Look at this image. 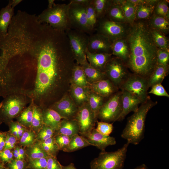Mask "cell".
<instances>
[{
  "mask_svg": "<svg viewBox=\"0 0 169 169\" xmlns=\"http://www.w3.org/2000/svg\"><path fill=\"white\" fill-rule=\"evenodd\" d=\"M129 144L127 142L114 151H101L98 156L90 162V169H123Z\"/></svg>",
  "mask_w": 169,
  "mask_h": 169,
  "instance_id": "277c9868",
  "label": "cell"
},
{
  "mask_svg": "<svg viewBox=\"0 0 169 169\" xmlns=\"http://www.w3.org/2000/svg\"><path fill=\"white\" fill-rule=\"evenodd\" d=\"M126 36L129 50L128 67L135 74L146 78L149 77L157 65L159 49L151 29L145 23L139 22L131 26Z\"/></svg>",
  "mask_w": 169,
  "mask_h": 169,
  "instance_id": "6da1fadb",
  "label": "cell"
},
{
  "mask_svg": "<svg viewBox=\"0 0 169 169\" xmlns=\"http://www.w3.org/2000/svg\"><path fill=\"white\" fill-rule=\"evenodd\" d=\"M81 66L84 70L87 81L88 80L92 83L104 79L105 76V72L92 67L88 62Z\"/></svg>",
  "mask_w": 169,
  "mask_h": 169,
  "instance_id": "cb8c5ba5",
  "label": "cell"
},
{
  "mask_svg": "<svg viewBox=\"0 0 169 169\" xmlns=\"http://www.w3.org/2000/svg\"><path fill=\"white\" fill-rule=\"evenodd\" d=\"M14 15V8L12 6L11 0L0 11V41L3 39L8 34V29Z\"/></svg>",
  "mask_w": 169,
  "mask_h": 169,
  "instance_id": "e0dca14e",
  "label": "cell"
},
{
  "mask_svg": "<svg viewBox=\"0 0 169 169\" xmlns=\"http://www.w3.org/2000/svg\"><path fill=\"white\" fill-rule=\"evenodd\" d=\"M97 118L88 103L83 104L79 107L74 119L79 126V135L86 134L94 129Z\"/></svg>",
  "mask_w": 169,
  "mask_h": 169,
  "instance_id": "30bf717a",
  "label": "cell"
},
{
  "mask_svg": "<svg viewBox=\"0 0 169 169\" xmlns=\"http://www.w3.org/2000/svg\"><path fill=\"white\" fill-rule=\"evenodd\" d=\"M120 6L126 21L130 23L133 22L136 17L137 6L128 0L122 2Z\"/></svg>",
  "mask_w": 169,
  "mask_h": 169,
  "instance_id": "4dcf8cb0",
  "label": "cell"
},
{
  "mask_svg": "<svg viewBox=\"0 0 169 169\" xmlns=\"http://www.w3.org/2000/svg\"><path fill=\"white\" fill-rule=\"evenodd\" d=\"M169 59L168 50L158 49L157 54V65L168 66Z\"/></svg>",
  "mask_w": 169,
  "mask_h": 169,
  "instance_id": "f6af8a7d",
  "label": "cell"
},
{
  "mask_svg": "<svg viewBox=\"0 0 169 169\" xmlns=\"http://www.w3.org/2000/svg\"><path fill=\"white\" fill-rule=\"evenodd\" d=\"M47 157L29 160L28 163V168L29 169H46Z\"/></svg>",
  "mask_w": 169,
  "mask_h": 169,
  "instance_id": "60d3db41",
  "label": "cell"
},
{
  "mask_svg": "<svg viewBox=\"0 0 169 169\" xmlns=\"http://www.w3.org/2000/svg\"><path fill=\"white\" fill-rule=\"evenodd\" d=\"M44 124L52 128L55 132L59 129L63 118L55 110L48 108L42 112Z\"/></svg>",
  "mask_w": 169,
  "mask_h": 169,
  "instance_id": "ffe728a7",
  "label": "cell"
},
{
  "mask_svg": "<svg viewBox=\"0 0 169 169\" xmlns=\"http://www.w3.org/2000/svg\"><path fill=\"white\" fill-rule=\"evenodd\" d=\"M46 169H63L62 165L57 160L56 157L49 156L47 157Z\"/></svg>",
  "mask_w": 169,
  "mask_h": 169,
  "instance_id": "c3c4849f",
  "label": "cell"
},
{
  "mask_svg": "<svg viewBox=\"0 0 169 169\" xmlns=\"http://www.w3.org/2000/svg\"><path fill=\"white\" fill-rule=\"evenodd\" d=\"M33 115V106H29L21 114L19 118L20 124L27 126H31Z\"/></svg>",
  "mask_w": 169,
  "mask_h": 169,
  "instance_id": "f35d334b",
  "label": "cell"
},
{
  "mask_svg": "<svg viewBox=\"0 0 169 169\" xmlns=\"http://www.w3.org/2000/svg\"><path fill=\"white\" fill-rule=\"evenodd\" d=\"M79 128L78 123L74 119H63L58 129L55 132V135H64L69 137L79 134Z\"/></svg>",
  "mask_w": 169,
  "mask_h": 169,
  "instance_id": "d6986e66",
  "label": "cell"
},
{
  "mask_svg": "<svg viewBox=\"0 0 169 169\" xmlns=\"http://www.w3.org/2000/svg\"><path fill=\"white\" fill-rule=\"evenodd\" d=\"M156 103L149 98L128 119L121 134V137L130 144L138 145L144 137L145 121L149 111Z\"/></svg>",
  "mask_w": 169,
  "mask_h": 169,
  "instance_id": "7a4b0ae2",
  "label": "cell"
},
{
  "mask_svg": "<svg viewBox=\"0 0 169 169\" xmlns=\"http://www.w3.org/2000/svg\"><path fill=\"white\" fill-rule=\"evenodd\" d=\"M1 121H0V124H1Z\"/></svg>",
  "mask_w": 169,
  "mask_h": 169,
  "instance_id": "e7e4bbea",
  "label": "cell"
},
{
  "mask_svg": "<svg viewBox=\"0 0 169 169\" xmlns=\"http://www.w3.org/2000/svg\"><path fill=\"white\" fill-rule=\"evenodd\" d=\"M16 138L13 135L6 134L4 149H11L15 147Z\"/></svg>",
  "mask_w": 169,
  "mask_h": 169,
  "instance_id": "f907efd6",
  "label": "cell"
},
{
  "mask_svg": "<svg viewBox=\"0 0 169 169\" xmlns=\"http://www.w3.org/2000/svg\"><path fill=\"white\" fill-rule=\"evenodd\" d=\"M25 104L24 100L17 96H9L0 104V115L4 119H9L17 116Z\"/></svg>",
  "mask_w": 169,
  "mask_h": 169,
  "instance_id": "7c38bea8",
  "label": "cell"
},
{
  "mask_svg": "<svg viewBox=\"0 0 169 169\" xmlns=\"http://www.w3.org/2000/svg\"><path fill=\"white\" fill-rule=\"evenodd\" d=\"M69 4H54L44 10L38 17L39 21L54 28L66 32L71 28L69 18Z\"/></svg>",
  "mask_w": 169,
  "mask_h": 169,
  "instance_id": "3957f363",
  "label": "cell"
},
{
  "mask_svg": "<svg viewBox=\"0 0 169 169\" xmlns=\"http://www.w3.org/2000/svg\"><path fill=\"white\" fill-rule=\"evenodd\" d=\"M90 146L91 145L82 136L76 135L72 137L68 147L64 151L71 152Z\"/></svg>",
  "mask_w": 169,
  "mask_h": 169,
  "instance_id": "484cf974",
  "label": "cell"
},
{
  "mask_svg": "<svg viewBox=\"0 0 169 169\" xmlns=\"http://www.w3.org/2000/svg\"><path fill=\"white\" fill-rule=\"evenodd\" d=\"M42 112L37 106H33V115L31 126L35 131L40 130L43 125Z\"/></svg>",
  "mask_w": 169,
  "mask_h": 169,
  "instance_id": "d590c367",
  "label": "cell"
},
{
  "mask_svg": "<svg viewBox=\"0 0 169 169\" xmlns=\"http://www.w3.org/2000/svg\"><path fill=\"white\" fill-rule=\"evenodd\" d=\"M148 1H147V2ZM146 3L140 4L137 6L136 17L140 19L148 18L151 13L153 7Z\"/></svg>",
  "mask_w": 169,
  "mask_h": 169,
  "instance_id": "74e56055",
  "label": "cell"
},
{
  "mask_svg": "<svg viewBox=\"0 0 169 169\" xmlns=\"http://www.w3.org/2000/svg\"><path fill=\"white\" fill-rule=\"evenodd\" d=\"M98 19L103 18L110 7L111 1L107 0H92Z\"/></svg>",
  "mask_w": 169,
  "mask_h": 169,
  "instance_id": "d6a6232c",
  "label": "cell"
},
{
  "mask_svg": "<svg viewBox=\"0 0 169 169\" xmlns=\"http://www.w3.org/2000/svg\"><path fill=\"white\" fill-rule=\"evenodd\" d=\"M122 61L117 57L111 58L104 69L105 74L116 87H120L127 78L126 70Z\"/></svg>",
  "mask_w": 169,
  "mask_h": 169,
  "instance_id": "8fae6325",
  "label": "cell"
},
{
  "mask_svg": "<svg viewBox=\"0 0 169 169\" xmlns=\"http://www.w3.org/2000/svg\"><path fill=\"white\" fill-rule=\"evenodd\" d=\"M122 90H125L139 99L142 103L149 98L148 88L146 78L134 74L127 78L120 86Z\"/></svg>",
  "mask_w": 169,
  "mask_h": 169,
  "instance_id": "52a82bcc",
  "label": "cell"
},
{
  "mask_svg": "<svg viewBox=\"0 0 169 169\" xmlns=\"http://www.w3.org/2000/svg\"><path fill=\"white\" fill-rule=\"evenodd\" d=\"M13 153L9 149H4L0 151V161L3 165L8 163L13 159Z\"/></svg>",
  "mask_w": 169,
  "mask_h": 169,
  "instance_id": "681fc988",
  "label": "cell"
},
{
  "mask_svg": "<svg viewBox=\"0 0 169 169\" xmlns=\"http://www.w3.org/2000/svg\"><path fill=\"white\" fill-rule=\"evenodd\" d=\"M148 93L159 96L169 97V94L161 84H157L152 86Z\"/></svg>",
  "mask_w": 169,
  "mask_h": 169,
  "instance_id": "7dc6e473",
  "label": "cell"
},
{
  "mask_svg": "<svg viewBox=\"0 0 169 169\" xmlns=\"http://www.w3.org/2000/svg\"><path fill=\"white\" fill-rule=\"evenodd\" d=\"M10 131L12 135L18 138V135L17 131L14 127L11 124H10Z\"/></svg>",
  "mask_w": 169,
  "mask_h": 169,
  "instance_id": "11a10c76",
  "label": "cell"
},
{
  "mask_svg": "<svg viewBox=\"0 0 169 169\" xmlns=\"http://www.w3.org/2000/svg\"><path fill=\"white\" fill-rule=\"evenodd\" d=\"M62 167L63 169H77L74 164L72 163L66 166L62 165Z\"/></svg>",
  "mask_w": 169,
  "mask_h": 169,
  "instance_id": "6f0895ef",
  "label": "cell"
},
{
  "mask_svg": "<svg viewBox=\"0 0 169 169\" xmlns=\"http://www.w3.org/2000/svg\"><path fill=\"white\" fill-rule=\"evenodd\" d=\"M2 169H7L6 168H5V167L3 168Z\"/></svg>",
  "mask_w": 169,
  "mask_h": 169,
  "instance_id": "be15d7a7",
  "label": "cell"
},
{
  "mask_svg": "<svg viewBox=\"0 0 169 169\" xmlns=\"http://www.w3.org/2000/svg\"><path fill=\"white\" fill-rule=\"evenodd\" d=\"M39 145L49 156L56 157L59 150L54 136L43 141H40Z\"/></svg>",
  "mask_w": 169,
  "mask_h": 169,
  "instance_id": "1f68e13d",
  "label": "cell"
},
{
  "mask_svg": "<svg viewBox=\"0 0 169 169\" xmlns=\"http://www.w3.org/2000/svg\"><path fill=\"white\" fill-rule=\"evenodd\" d=\"M106 14L109 19L117 22L123 23L126 20L123 11L120 5L111 1V4Z\"/></svg>",
  "mask_w": 169,
  "mask_h": 169,
  "instance_id": "d4e9b609",
  "label": "cell"
},
{
  "mask_svg": "<svg viewBox=\"0 0 169 169\" xmlns=\"http://www.w3.org/2000/svg\"><path fill=\"white\" fill-rule=\"evenodd\" d=\"M87 101L89 106L97 118L99 111L104 104L103 97L93 92L88 94Z\"/></svg>",
  "mask_w": 169,
  "mask_h": 169,
  "instance_id": "83f0119b",
  "label": "cell"
},
{
  "mask_svg": "<svg viewBox=\"0 0 169 169\" xmlns=\"http://www.w3.org/2000/svg\"><path fill=\"white\" fill-rule=\"evenodd\" d=\"M89 0H72L70 2L85 5L89 1Z\"/></svg>",
  "mask_w": 169,
  "mask_h": 169,
  "instance_id": "9f6ffc18",
  "label": "cell"
},
{
  "mask_svg": "<svg viewBox=\"0 0 169 169\" xmlns=\"http://www.w3.org/2000/svg\"><path fill=\"white\" fill-rule=\"evenodd\" d=\"M48 1V8H51L55 4L54 2V0H49Z\"/></svg>",
  "mask_w": 169,
  "mask_h": 169,
  "instance_id": "94428289",
  "label": "cell"
},
{
  "mask_svg": "<svg viewBox=\"0 0 169 169\" xmlns=\"http://www.w3.org/2000/svg\"><path fill=\"white\" fill-rule=\"evenodd\" d=\"M84 87L73 84L72 89L73 97L77 103L79 104H83L88 100V93Z\"/></svg>",
  "mask_w": 169,
  "mask_h": 169,
  "instance_id": "836d02e7",
  "label": "cell"
},
{
  "mask_svg": "<svg viewBox=\"0 0 169 169\" xmlns=\"http://www.w3.org/2000/svg\"><path fill=\"white\" fill-rule=\"evenodd\" d=\"M5 167L3 165L2 163H0V169H2L3 168Z\"/></svg>",
  "mask_w": 169,
  "mask_h": 169,
  "instance_id": "6125c7cd",
  "label": "cell"
},
{
  "mask_svg": "<svg viewBox=\"0 0 169 169\" xmlns=\"http://www.w3.org/2000/svg\"><path fill=\"white\" fill-rule=\"evenodd\" d=\"M112 42V54L122 61H127L129 50L126 40L121 38L115 40Z\"/></svg>",
  "mask_w": 169,
  "mask_h": 169,
  "instance_id": "7402d4cb",
  "label": "cell"
},
{
  "mask_svg": "<svg viewBox=\"0 0 169 169\" xmlns=\"http://www.w3.org/2000/svg\"><path fill=\"white\" fill-rule=\"evenodd\" d=\"M112 44L108 38L97 33L89 36L87 50L91 53L112 54Z\"/></svg>",
  "mask_w": 169,
  "mask_h": 169,
  "instance_id": "4fadbf2b",
  "label": "cell"
},
{
  "mask_svg": "<svg viewBox=\"0 0 169 169\" xmlns=\"http://www.w3.org/2000/svg\"><path fill=\"white\" fill-rule=\"evenodd\" d=\"M86 4L70 2L69 3L68 15L71 29L87 33L90 32L86 16Z\"/></svg>",
  "mask_w": 169,
  "mask_h": 169,
  "instance_id": "ba28073f",
  "label": "cell"
},
{
  "mask_svg": "<svg viewBox=\"0 0 169 169\" xmlns=\"http://www.w3.org/2000/svg\"><path fill=\"white\" fill-rule=\"evenodd\" d=\"M150 24L152 29L157 30L161 33H165L169 29V21L166 17L156 15L151 20Z\"/></svg>",
  "mask_w": 169,
  "mask_h": 169,
  "instance_id": "f546056e",
  "label": "cell"
},
{
  "mask_svg": "<svg viewBox=\"0 0 169 169\" xmlns=\"http://www.w3.org/2000/svg\"><path fill=\"white\" fill-rule=\"evenodd\" d=\"M74 58L78 64L82 65L87 62L86 52L89 37L86 33L70 29L66 32Z\"/></svg>",
  "mask_w": 169,
  "mask_h": 169,
  "instance_id": "5b68a950",
  "label": "cell"
},
{
  "mask_svg": "<svg viewBox=\"0 0 169 169\" xmlns=\"http://www.w3.org/2000/svg\"><path fill=\"white\" fill-rule=\"evenodd\" d=\"M16 129L18 132V139L20 138L25 131V128L22 124L18 123H12L11 124Z\"/></svg>",
  "mask_w": 169,
  "mask_h": 169,
  "instance_id": "816d5d0a",
  "label": "cell"
},
{
  "mask_svg": "<svg viewBox=\"0 0 169 169\" xmlns=\"http://www.w3.org/2000/svg\"><path fill=\"white\" fill-rule=\"evenodd\" d=\"M116 87L109 79H102L92 84L93 92L103 97L108 96L115 91Z\"/></svg>",
  "mask_w": 169,
  "mask_h": 169,
  "instance_id": "44dd1931",
  "label": "cell"
},
{
  "mask_svg": "<svg viewBox=\"0 0 169 169\" xmlns=\"http://www.w3.org/2000/svg\"><path fill=\"white\" fill-rule=\"evenodd\" d=\"M36 136L33 131H25L20 138V143L24 146H30L33 143Z\"/></svg>",
  "mask_w": 169,
  "mask_h": 169,
  "instance_id": "ee69618b",
  "label": "cell"
},
{
  "mask_svg": "<svg viewBox=\"0 0 169 169\" xmlns=\"http://www.w3.org/2000/svg\"><path fill=\"white\" fill-rule=\"evenodd\" d=\"M72 80L74 84L84 87H86L88 85L84 70L80 65H75L72 71Z\"/></svg>",
  "mask_w": 169,
  "mask_h": 169,
  "instance_id": "4316f807",
  "label": "cell"
},
{
  "mask_svg": "<svg viewBox=\"0 0 169 169\" xmlns=\"http://www.w3.org/2000/svg\"><path fill=\"white\" fill-rule=\"evenodd\" d=\"M6 134L4 132H0V151L4 149Z\"/></svg>",
  "mask_w": 169,
  "mask_h": 169,
  "instance_id": "f5cc1de1",
  "label": "cell"
},
{
  "mask_svg": "<svg viewBox=\"0 0 169 169\" xmlns=\"http://www.w3.org/2000/svg\"><path fill=\"white\" fill-rule=\"evenodd\" d=\"M54 138L59 150L63 151L68 147L71 138L62 134L56 135L54 136Z\"/></svg>",
  "mask_w": 169,
  "mask_h": 169,
  "instance_id": "7bdbcfd3",
  "label": "cell"
},
{
  "mask_svg": "<svg viewBox=\"0 0 169 169\" xmlns=\"http://www.w3.org/2000/svg\"><path fill=\"white\" fill-rule=\"evenodd\" d=\"M55 135V131L50 127L43 124L39 130L37 138L40 141H45Z\"/></svg>",
  "mask_w": 169,
  "mask_h": 169,
  "instance_id": "ab89813d",
  "label": "cell"
},
{
  "mask_svg": "<svg viewBox=\"0 0 169 169\" xmlns=\"http://www.w3.org/2000/svg\"><path fill=\"white\" fill-rule=\"evenodd\" d=\"M121 92L113 95L103 104L99 110L97 117L107 122L117 121L122 111Z\"/></svg>",
  "mask_w": 169,
  "mask_h": 169,
  "instance_id": "8992f818",
  "label": "cell"
},
{
  "mask_svg": "<svg viewBox=\"0 0 169 169\" xmlns=\"http://www.w3.org/2000/svg\"><path fill=\"white\" fill-rule=\"evenodd\" d=\"M96 121L97 126L95 128L96 130L103 135L110 136L113 130V124L104 121Z\"/></svg>",
  "mask_w": 169,
  "mask_h": 169,
  "instance_id": "b9f144b4",
  "label": "cell"
},
{
  "mask_svg": "<svg viewBox=\"0 0 169 169\" xmlns=\"http://www.w3.org/2000/svg\"><path fill=\"white\" fill-rule=\"evenodd\" d=\"M121 100L122 111L117 121L123 120L130 112L136 111L141 101L138 98L128 92L122 90Z\"/></svg>",
  "mask_w": 169,
  "mask_h": 169,
  "instance_id": "9a60e30c",
  "label": "cell"
},
{
  "mask_svg": "<svg viewBox=\"0 0 169 169\" xmlns=\"http://www.w3.org/2000/svg\"><path fill=\"white\" fill-rule=\"evenodd\" d=\"M18 150V154L21 160H24L25 157V151L22 148L17 147Z\"/></svg>",
  "mask_w": 169,
  "mask_h": 169,
  "instance_id": "db71d44e",
  "label": "cell"
},
{
  "mask_svg": "<svg viewBox=\"0 0 169 169\" xmlns=\"http://www.w3.org/2000/svg\"><path fill=\"white\" fill-rule=\"evenodd\" d=\"M22 1V0H11L12 6V8H14L16 6L19 4Z\"/></svg>",
  "mask_w": 169,
  "mask_h": 169,
  "instance_id": "680465c9",
  "label": "cell"
},
{
  "mask_svg": "<svg viewBox=\"0 0 169 169\" xmlns=\"http://www.w3.org/2000/svg\"><path fill=\"white\" fill-rule=\"evenodd\" d=\"M134 169H149L147 166L145 164L140 165Z\"/></svg>",
  "mask_w": 169,
  "mask_h": 169,
  "instance_id": "91938a15",
  "label": "cell"
},
{
  "mask_svg": "<svg viewBox=\"0 0 169 169\" xmlns=\"http://www.w3.org/2000/svg\"><path fill=\"white\" fill-rule=\"evenodd\" d=\"M79 108L68 96L63 97L53 107L63 119H74Z\"/></svg>",
  "mask_w": 169,
  "mask_h": 169,
  "instance_id": "2e32d148",
  "label": "cell"
},
{
  "mask_svg": "<svg viewBox=\"0 0 169 169\" xmlns=\"http://www.w3.org/2000/svg\"><path fill=\"white\" fill-rule=\"evenodd\" d=\"M100 19L97 28L98 33L106 37L112 42L116 39L123 38L126 35L127 32L123 23L108 19Z\"/></svg>",
  "mask_w": 169,
  "mask_h": 169,
  "instance_id": "9c48e42d",
  "label": "cell"
},
{
  "mask_svg": "<svg viewBox=\"0 0 169 169\" xmlns=\"http://www.w3.org/2000/svg\"><path fill=\"white\" fill-rule=\"evenodd\" d=\"M29 150L28 152L29 160L47 157L49 156L39 144L32 146Z\"/></svg>",
  "mask_w": 169,
  "mask_h": 169,
  "instance_id": "8d00e7d4",
  "label": "cell"
},
{
  "mask_svg": "<svg viewBox=\"0 0 169 169\" xmlns=\"http://www.w3.org/2000/svg\"><path fill=\"white\" fill-rule=\"evenodd\" d=\"M112 54L94 53L86 52L87 61L92 67L100 70L105 69L107 63L111 58Z\"/></svg>",
  "mask_w": 169,
  "mask_h": 169,
  "instance_id": "ac0fdd59",
  "label": "cell"
},
{
  "mask_svg": "<svg viewBox=\"0 0 169 169\" xmlns=\"http://www.w3.org/2000/svg\"><path fill=\"white\" fill-rule=\"evenodd\" d=\"M87 18L90 32H92L98 24V19L92 0L86 5Z\"/></svg>",
  "mask_w": 169,
  "mask_h": 169,
  "instance_id": "f1b7e54d",
  "label": "cell"
},
{
  "mask_svg": "<svg viewBox=\"0 0 169 169\" xmlns=\"http://www.w3.org/2000/svg\"><path fill=\"white\" fill-rule=\"evenodd\" d=\"M168 72V66L157 64L147 79L148 87L161 84L167 74Z\"/></svg>",
  "mask_w": 169,
  "mask_h": 169,
  "instance_id": "603a6c76",
  "label": "cell"
},
{
  "mask_svg": "<svg viewBox=\"0 0 169 169\" xmlns=\"http://www.w3.org/2000/svg\"><path fill=\"white\" fill-rule=\"evenodd\" d=\"M7 169H28V163L24 160L13 159L7 164Z\"/></svg>",
  "mask_w": 169,
  "mask_h": 169,
  "instance_id": "bcb514c9",
  "label": "cell"
},
{
  "mask_svg": "<svg viewBox=\"0 0 169 169\" xmlns=\"http://www.w3.org/2000/svg\"><path fill=\"white\" fill-rule=\"evenodd\" d=\"M154 41L159 49L168 50V40L161 32L154 29H151Z\"/></svg>",
  "mask_w": 169,
  "mask_h": 169,
  "instance_id": "e575fe53",
  "label": "cell"
},
{
  "mask_svg": "<svg viewBox=\"0 0 169 169\" xmlns=\"http://www.w3.org/2000/svg\"><path fill=\"white\" fill-rule=\"evenodd\" d=\"M81 136L91 146L96 147L101 151H105L107 146L115 145L116 143L115 138L101 134L95 128L89 133Z\"/></svg>",
  "mask_w": 169,
  "mask_h": 169,
  "instance_id": "5bb4252c",
  "label": "cell"
}]
</instances>
